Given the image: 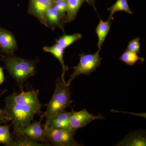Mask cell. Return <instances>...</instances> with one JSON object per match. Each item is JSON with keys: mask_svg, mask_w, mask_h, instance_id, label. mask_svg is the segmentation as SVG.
<instances>
[{"mask_svg": "<svg viewBox=\"0 0 146 146\" xmlns=\"http://www.w3.org/2000/svg\"><path fill=\"white\" fill-rule=\"evenodd\" d=\"M43 104H29L19 103L15 104H5L3 110L8 121H11L14 131H16L31 123L35 114L42 113L41 109Z\"/></svg>", "mask_w": 146, "mask_h": 146, "instance_id": "obj_1", "label": "cell"}, {"mask_svg": "<svg viewBox=\"0 0 146 146\" xmlns=\"http://www.w3.org/2000/svg\"><path fill=\"white\" fill-rule=\"evenodd\" d=\"M71 95L70 86L63 82L61 79L58 78L52 98L47 104L46 110L42 115V118L45 117L46 119V123L43 125L44 128L53 118L70 106L73 102Z\"/></svg>", "mask_w": 146, "mask_h": 146, "instance_id": "obj_2", "label": "cell"}, {"mask_svg": "<svg viewBox=\"0 0 146 146\" xmlns=\"http://www.w3.org/2000/svg\"><path fill=\"white\" fill-rule=\"evenodd\" d=\"M4 58L5 67L10 75L19 84L23 83L35 73L34 60H27L13 54Z\"/></svg>", "mask_w": 146, "mask_h": 146, "instance_id": "obj_3", "label": "cell"}, {"mask_svg": "<svg viewBox=\"0 0 146 146\" xmlns=\"http://www.w3.org/2000/svg\"><path fill=\"white\" fill-rule=\"evenodd\" d=\"M101 50L98 49L94 54H86L82 52L79 54V63L73 67L74 71L70 76L66 84L70 86L75 78L80 75L89 76L95 72L101 65L102 58L100 55Z\"/></svg>", "mask_w": 146, "mask_h": 146, "instance_id": "obj_4", "label": "cell"}, {"mask_svg": "<svg viewBox=\"0 0 146 146\" xmlns=\"http://www.w3.org/2000/svg\"><path fill=\"white\" fill-rule=\"evenodd\" d=\"M46 138L54 146H80L79 143L75 140L74 136L76 131L70 129L47 128L45 129Z\"/></svg>", "mask_w": 146, "mask_h": 146, "instance_id": "obj_5", "label": "cell"}, {"mask_svg": "<svg viewBox=\"0 0 146 146\" xmlns=\"http://www.w3.org/2000/svg\"><path fill=\"white\" fill-rule=\"evenodd\" d=\"M42 119L41 118V121L29 124L14 132L17 135L35 142L47 141L44 126L41 124Z\"/></svg>", "mask_w": 146, "mask_h": 146, "instance_id": "obj_6", "label": "cell"}, {"mask_svg": "<svg viewBox=\"0 0 146 146\" xmlns=\"http://www.w3.org/2000/svg\"><path fill=\"white\" fill-rule=\"evenodd\" d=\"M72 110L70 118V127L74 131L86 126L94 120L104 119V117L101 114L95 116L90 114L84 108L78 112L73 109Z\"/></svg>", "mask_w": 146, "mask_h": 146, "instance_id": "obj_7", "label": "cell"}, {"mask_svg": "<svg viewBox=\"0 0 146 146\" xmlns=\"http://www.w3.org/2000/svg\"><path fill=\"white\" fill-rule=\"evenodd\" d=\"M39 91L32 89L28 92L22 91L19 94H13L7 97L5 99V104H12L19 103H25L29 104H39L40 102L38 99Z\"/></svg>", "mask_w": 146, "mask_h": 146, "instance_id": "obj_8", "label": "cell"}, {"mask_svg": "<svg viewBox=\"0 0 146 146\" xmlns=\"http://www.w3.org/2000/svg\"><path fill=\"white\" fill-rule=\"evenodd\" d=\"M53 0H30L29 13L37 18L47 27L46 14L47 10L52 6Z\"/></svg>", "mask_w": 146, "mask_h": 146, "instance_id": "obj_9", "label": "cell"}, {"mask_svg": "<svg viewBox=\"0 0 146 146\" xmlns=\"http://www.w3.org/2000/svg\"><path fill=\"white\" fill-rule=\"evenodd\" d=\"M0 47L4 53L13 54L18 48V45L13 35L6 30L0 29Z\"/></svg>", "mask_w": 146, "mask_h": 146, "instance_id": "obj_10", "label": "cell"}, {"mask_svg": "<svg viewBox=\"0 0 146 146\" xmlns=\"http://www.w3.org/2000/svg\"><path fill=\"white\" fill-rule=\"evenodd\" d=\"M146 145V132L144 130H138L130 132L116 145L118 146Z\"/></svg>", "mask_w": 146, "mask_h": 146, "instance_id": "obj_11", "label": "cell"}, {"mask_svg": "<svg viewBox=\"0 0 146 146\" xmlns=\"http://www.w3.org/2000/svg\"><path fill=\"white\" fill-rule=\"evenodd\" d=\"M71 114L72 111L67 112L64 110L53 118L44 128V129L47 128L55 129H70V118Z\"/></svg>", "mask_w": 146, "mask_h": 146, "instance_id": "obj_12", "label": "cell"}, {"mask_svg": "<svg viewBox=\"0 0 146 146\" xmlns=\"http://www.w3.org/2000/svg\"><path fill=\"white\" fill-rule=\"evenodd\" d=\"M43 50L45 52H49L58 60L61 64L62 67V73L61 75V79L64 83H66L65 81V75L66 72L69 70L68 66L65 65L63 60L64 49L59 46L57 43L52 46H45L43 48Z\"/></svg>", "mask_w": 146, "mask_h": 146, "instance_id": "obj_13", "label": "cell"}, {"mask_svg": "<svg viewBox=\"0 0 146 146\" xmlns=\"http://www.w3.org/2000/svg\"><path fill=\"white\" fill-rule=\"evenodd\" d=\"M46 21L47 27H50L52 29L57 27L64 31L62 25L63 20L58 11L53 7V5L47 11Z\"/></svg>", "mask_w": 146, "mask_h": 146, "instance_id": "obj_14", "label": "cell"}, {"mask_svg": "<svg viewBox=\"0 0 146 146\" xmlns=\"http://www.w3.org/2000/svg\"><path fill=\"white\" fill-rule=\"evenodd\" d=\"M66 15L65 23H70L75 19L78 12L82 3L83 0H67Z\"/></svg>", "mask_w": 146, "mask_h": 146, "instance_id": "obj_15", "label": "cell"}, {"mask_svg": "<svg viewBox=\"0 0 146 146\" xmlns=\"http://www.w3.org/2000/svg\"><path fill=\"white\" fill-rule=\"evenodd\" d=\"M111 22L108 21H104L100 20L96 29V33L98 37V49L101 50L102 45L104 42L106 36L108 34L111 27Z\"/></svg>", "mask_w": 146, "mask_h": 146, "instance_id": "obj_16", "label": "cell"}, {"mask_svg": "<svg viewBox=\"0 0 146 146\" xmlns=\"http://www.w3.org/2000/svg\"><path fill=\"white\" fill-rule=\"evenodd\" d=\"M107 10L110 12L108 20L110 22L113 20L114 14L117 11H123L130 14L133 13L128 4L127 0H117Z\"/></svg>", "mask_w": 146, "mask_h": 146, "instance_id": "obj_17", "label": "cell"}, {"mask_svg": "<svg viewBox=\"0 0 146 146\" xmlns=\"http://www.w3.org/2000/svg\"><path fill=\"white\" fill-rule=\"evenodd\" d=\"M82 38V35L80 33H75L71 35H64L56 40V43L58 44L63 49L68 48L71 44Z\"/></svg>", "mask_w": 146, "mask_h": 146, "instance_id": "obj_18", "label": "cell"}, {"mask_svg": "<svg viewBox=\"0 0 146 146\" xmlns=\"http://www.w3.org/2000/svg\"><path fill=\"white\" fill-rule=\"evenodd\" d=\"M137 54L133 52L125 50L123 53L120 56L119 60L130 66H133L139 60L143 63L145 59L143 58L139 57Z\"/></svg>", "mask_w": 146, "mask_h": 146, "instance_id": "obj_19", "label": "cell"}, {"mask_svg": "<svg viewBox=\"0 0 146 146\" xmlns=\"http://www.w3.org/2000/svg\"><path fill=\"white\" fill-rule=\"evenodd\" d=\"M10 125H0V143L13 146V139L9 132Z\"/></svg>", "mask_w": 146, "mask_h": 146, "instance_id": "obj_20", "label": "cell"}, {"mask_svg": "<svg viewBox=\"0 0 146 146\" xmlns=\"http://www.w3.org/2000/svg\"><path fill=\"white\" fill-rule=\"evenodd\" d=\"M16 139H13V146H46L42 143L31 141L16 134Z\"/></svg>", "mask_w": 146, "mask_h": 146, "instance_id": "obj_21", "label": "cell"}, {"mask_svg": "<svg viewBox=\"0 0 146 146\" xmlns=\"http://www.w3.org/2000/svg\"><path fill=\"white\" fill-rule=\"evenodd\" d=\"M53 7L58 11L62 20L65 18V13L67 9L66 1L63 0H53Z\"/></svg>", "mask_w": 146, "mask_h": 146, "instance_id": "obj_22", "label": "cell"}, {"mask_svg": "<svg viewBox=\"0 0 146 146\" xmlns=\"http://www.w3.org/2000/svg\"><path fill=\"white\" fill-rule=\"evenodd\" d=\"M140 37H137L129 41L127 48L125 50L133 52L139 53H140Z\"/></svg>", "mask_w": 146, "mask_h": 146, "instance_id": "obj_23", "label": "cell"}, {"mask_svg": "<svg viewBox=\"0 0 146 146\" xmlns=\"http://www.w3.org/2000/svg\"><path fill=\"white\" fill-rule=\"evenodd\" d=\"M4 79V75L3 72V69L0 67V85L3 82Z\"/></svg>", "mask_w": 146, "mask_h": 146, "instance_id": "obj_24", "label": "cell"}, {"mask_svg": "<svg viewBox=\"0 0 146 146\" xmlns=\"http://www.w3.org/2000/svg\"><path fill=\"white\" fill-rule=\"evenodd\" d=\"M84 2H86L89 4L90 5H92L94 7V9L96 11V9L95 6L96 1L95 0H83Z\"/></svg>", "mask_w": 146, "mask_h": 146, "instance_id": "obj_25", "label": "cell"}, {"mask_svg": "<svg viewBox=\"0 0 146 146\" xmlns=\"http://www.w3.org/2000/svg\"><path fill=\"white\" fill-rule=\"evenodd\" d=\"M8 121L5 114H0V123Z\"/></svg>", "mask_w": 146, "mask_h": 146, "instance_id": "obj_26", "label": "cell"}, {"mask_svg": "<svg viewBox=\"0 0 146 146\" xmlns=\"http://www.w3.org/2000/svg\"><path fill=\"white\" fill-rule=\"evenodd\" d=\"M6 91H7V90H4L3 92H2L1 94V95H0V97L1 96H2L3 95V94H4L5 93ZM0 114H5L4 111V110H1L0 108Z\"/></svg>", "mask_w": 146, "mask_h": 146, "instance_id": "obj_27", "label": "cell"}, {"mask_svg": "<svg viewBox=\"0 0 146 146\" xmlns=\"http://www.w3.org/2000/svg\"><path fill=\"white\" fill-rule=\"evenodd\" d=\"M63 1H67V0H63Z\"/></svg>", "mask_w": 146, "mask_h": 146, "instance_id": "obj_28", "label": "cell"}]
</instances>
